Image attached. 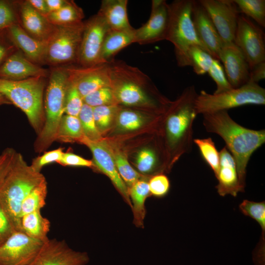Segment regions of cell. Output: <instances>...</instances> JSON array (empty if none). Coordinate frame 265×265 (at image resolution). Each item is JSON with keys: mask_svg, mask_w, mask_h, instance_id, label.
I'll return each mask as SVG.
<instances>
[{"mask_svg": "<svg viewBox=\"0 0 265 265\" xmlns=\"http://www.w3.org/2000/svg\"><path fill=\"white\" fill-rule=\"evenodd\" d=\"M216 188L222 196L230 194L236 196L243 189L240 185L235 159L226 146L219 152V168L216 177Z\"/></svg>", "mask_w": 265, "mask_h": 265, "instance_id": "603a6c76", "label": "cell"}, {"mask_svg": "<svg viewBox=\"0 0 265 265\" xmlns=\"http://www.w3.org/2000/svg\"><path fill=\"white\" fill-rule=\"evenodd\" d=\"M17 50L8 37L6 29L0 31V66L14 52Z\"/></svg>", "mask_w": 265, "mask_h": 265, "instance_id": "7dc6e473", "label": "cell"}, {"mask_svg": "<svg viewBox=\"0 0 265 265\" xmlns=\"http://www.w3.org/2000/svg\"><path fill=\"white\" fill-rule=\"evenodd\" d=\"M150 194L158 197L165 196L170 188V182L166 176L159 173L153 176L148 182Z\"/></svg>", "mask_w": 265, "mask_h": 265, "instance_id": "ee69618b", "label": "cell"}, {"mask_svg": "<svg viewBox=\"0 0 265 265\" xmlns=\"http://www.w3.org/2000/svg\"><path fill=\"white\" fill-rule=\"evenodd\" d=\"M129 194L133 215V223L138 228L144 227L146 215L145 203L150 195L148 182L139 180L129 188Z\"/></svg>", "mask_w": 265, "mask_h": 265, "instance_id": "4316f807", "label": "cell"}, {"mask_svg": "<svg viewBox=\"0 0 265 265\" xmlns=\"http://www.w3.org/2000/svg\"><path fill=\"white\" fill-rule=\"evenodd\" d=\"M203 124L208 132L217 134L233 157L239 184L244 189L246 167L253 153L265 142V130H255L235 122L227 110L203 114Z\"/></svg>", "mask_w": 265, "mask_h": 265, "instance_id": "6da1fadb", "label": "cell"}, {"mask_svg": "<svg viewBox=\"0 0 265 265\" xmlns=\"http://www.w3.org/2000/svg\"><path fill=\"white\" fill-rule=\"evenodd\" d=\"M265 105V88L251 82L218 94H209L202 90L198 94L195 102L197 115L227 110L245 105Z\"/></svg>", "mask_w": 265, "mask_h": 265, "instance_id": "ba28073f", "label": "cell"}, {"mask_svg": "<svg viewBox=\"0 0 265 265\" xmlns=\"http://www.w3.org/2000/svg\"><path fill=\"white\" fill-rule=\"evenodd\" d=\"M219 60L222 63L227 80L233 88L249 81V66L241 51L234 43L222 44Z\"/></svg>", "mask_w": 265, "mask_h": 265, "instance_id": "ac0fdd59", "label": "cell"}, {"mask_svg": "<svg viewBox=\"0 0 265 265\" xmlns=\"http://www.w3.org/2000/svg\"><path fill=\"white\" fill-rule=\"evenodd\" d=\"M49 73L28 60L19 50L11 53L0 66V79L20 80L41 76L46 78Z\"/></svg>", "mask_w": 265, "mask_h": 265, "instance_id": "44dd1931", "label": "cell"}, {"mask_svg": "<svg viewBox=\"0 0 265 265\" xmlns=\"http://www.w3.org/2000/svg\"><path fill=\"white\" fill-rule=\"evenodd\" d=\"M19 24L33 37L47 42L55 30L56 26L35 10L27 0L15 2Z\"/></svg>", "mask_w": 265, "mask_h": 265, "instance_id": "ffe728a7", "label": "cell"}, {"mask_svg": "<svg viewBox=\"0 0 265 265\" xmlns=\"http://www.w3.org/2000/svg\"><path fill=\"white\" fill-rule=\"evenodd\" d=\"M240 211L245 215L255 220L261 227V249L265 248V203L264 201L256 202L244 200L239 205Z\"/></svg>", "mask_w": 265, "mask_h": 265, "instance_id": "d590c367", "label": "cell"}, {"mask_svg": "<svg viewBox=\"0 0 265 265\" xmlns=\"http://www.w3.org/2000/svg\"><path fill=\"white\" fill-rule=\"evenodd\" d=\"M127 0H103L99 12L104 18L109 29H132L127 15Z\"/></svg>", "mask_w": 265, "mask_h": 265, "instance_id": "cb8c5ba5", "label": "cell"}, {"mask_svg": "<svg viewBox=\"0 0 265 265\" xmlns=\"http://www.w3.org/2000/svg\"><path fill=\"white\" fill-rule=\"evenodd\" d=\"M2 243V242L0 239V245Z\"/></svg>", "mask_w": 265, "mask_h": 265, "instance_id": "11a10c76", "label": "cell"}, {"mask_svg": "<svg viewBox=\"0 0 265 265\" xmlns=\"http://www.w3.org/2000/svg\"><path fill=\"white\" fill-rule=\"evenodd\" d=\"M69 81L76 86L83 99L101 88L110 87L108 63L90 67H66Z\"/></svg>", "mask_w": 265, "mask_h": 265, "instance_id": "2e32d148", "label": "cell"}, {"mask_svg": "<svg viewBox=\"0 0 265 265\" xmlns=\"http://www.w3.org/2000/svg\"><path fill=\"white\" fill-rule=\"evenodd\" d=\"M44 242L22 231L14 232L0 245V265H28Z\"/></svg>", "mask_w": 265, "mask_h": 265, "instance_id": "4fadbf2b", "label": "cell"}, {"mask_svg": "<svg viewBox=\"0 0 265 265\" xmlns=\"http://www.w3.org/2000/svg\"><path fill=\"white\" fill-rule=\"evenodd\" d=\"M84 22L56 26L47 43L44 64L62 67L78 63Z\"/></svg>", "mask_w": 265, "mask_h": 265, "instance_id": "9c48e42d", "label": "cell"}, {"mask_svg": "<svg viewBox=\"0 0 265 265\" xmlns=\"http://www.w3.org/2000/svg\"><path fill=\"white\" fill-rule=\"evenodd\" d=\"M30 5L37 12L46 16L48 10L45 0H27Z\"/></svg>", "mask_w": 265, "mask_h": 265, "instance_id": "816d5d0a", "label": "cell"}, {"mask_svg": "<svg viewBox=\"0 0 265 265\" xmlns=\"http://www.w3.org/2000/svg\"><path fill=\"white\" fill-rule=\"evenodd\" d=\"M234 43L242 53L250 70L265 61L264 33L260 26L243 14L238 19Z\"/></svg>", "mask_w": 265, "mask_h": 265, "instance_id": "30bf717a", "label": "cell"}, {"mask_svg": "<svg viewBox=\"0 0 265 265\" xmlns=\"http://www.w3.org/2000/svg\"><path fill=\"white\" fill-rule=\"evenodd\" d=\"M3 104H11V103L0 93V105Z\"/></svg>", "mask_w": 265, "mask_h": 265, "instance_id": "db71d44e", "label": "cell"}, {"mask_svg": "<svg viewBox=\"0 0 265 265\" xmlns=\"http://www.w3.org/2000/svg\"><path fill=\"white\" fill-rule=\"evenodd\" d=\"M239 13L252 18L257 25L265 27V0H233Z\"/></svg>", "mask_w": 265, "mask_h": 265, "instance_id": "d6a6232c", "label": "cell"}, {"mask_svg": "<svg viewBox=\"0 0 265 265\" xmlns=\"http://www.w3.org/2000/svg\"><path fill=\"white\" fill-rule=\"evenodd\" d=\"M118 173L128 189L140 180L141 175L130 165L125 153L117 147L109 144Z\"/></svg>", "mask_w": 265, "mask_h": 265, "instance_id": "4dcf8cb0", "label": "cell"}, {"mask_svg": "<svg viewBox=\"0 0 265 265\" xmlns=\"http://www.w3.org/2000/svg\"><path fill=\"white\" fill-rule=\"evenodd\" d=\"M110 87L119 105L164 110L169 102L160 95L146 74L124 61L113 59L108 62Z\"/></svg>", "mask_w": 265, "mask_h": 265, "instance_id": "7a4b0ae2", "label": "cell"}, {"mask_svg": "<svg viewBox=\"0 0 265 265\" xmlns=\"http://www.w3.org/2000/svg\"><path fill=\"white\" fill-rule=\"evenodd\" d=\"M41 172L34 170L17 152L8 172L0 182V204L16 231H22V203L35 186L46 181Z\"/></svg>", "mask_w": 265, "mask_h": 265, "instance_id": "3957f363", "label": "cell"}, {"mask_svg": "<svg viewBox=\"0 0 265 265\" xmlns=\"http://www.w3.org/2000/svg\"><path fill=\"white\" fill-rule=\"evenodd\" d=\"M6 31L13 44L26 57L36 64H44L47 42L30 35L19 23L6 29Z\"/></svg>", "mask_w": 265, "mask_h": 265, "instance_id": "7402d4cb", "label": "cell"}, {"mask_svg": "<svg viewBox=\"0 0 265 265\" xmlns=\"http://www.w3.org/2000/svg\"><path fill=\"white\" fill-rule=\"evenodd\" d=\"M154 118V116L144 114L141 111L121 108L120 106L115 119L116 127L122 132L133 131L142 127L148 120Z\"/></svg>", "mask_w": 265, "mask_h": 265, "instance_id": "f1b7e54d", "label": "cell"}, {"mask_svg": "<svg viewBox=\"0 0 265 265\" xmlns=\"http://www.w3.org/2000/svg\"><path fill=\"white\" fill-rule=\"evenodd\" d=\"M213 23L222 44L234 43L239 12L233 0H199Z\"/></svg>", "mask_w": 265, "mask_h": 265, "instance_id": "7c38bea8", "label": "cell"}, {"mask_svg": "<svg viewBox=\"0 0 265 265\" xmlns=\"http://www.w3.org/2000/svg\"><path fill=\"white\" fill-rule=\"evenodd\" d=\"M191 15L199 39L211 55L219 60L222 45L221 39L209 15L199 0H193Z\"/></svg>", "mask_w": 265, "mask_h": 265, "instance_id": "d6986e66", "label": "cell"}, {"mask_svg": "<svg viewBox=\"0 0 265 265\" xmlns=\"http://www.w3.org/2000/svg\"><path fill=\"white\" fill-rule=\"evenodd\" d=\"M120 105L103 106L93 107V116L96 127L102 134L111 127L116 119Z\"/></svg>", "mask_w": 265, "mask_h": 265, "instance_id": "e575fe53", "label": "cell"}, {"mask_svg": "<svg viewBox=\"0 0 265 265\" xmlns=\"http://www.w3.org/2000/svg\"><path fill=\"white\" fill-rule=\"evenodd\" d=\"M193 0H175L168 4L165 40L174 45L177 63L181 67L190 66L189 51L191 47L198 46L208 52L195 30L191 15Z\"/></svg>", "mask_w": 265, "mask_h": 265, "instance_id": "52a82bcc", "label": "cell"}, {"mask_svg": "<svg viewBox=\"0 0 265 265\" xmlns=\"http://www.w3.org/2000/svg\"><path fill=\"white\" fill-rule=\"evenodd\" d=\"M68 83L66 67H54L50 72L44 104L45 120L43 129L34 142L36 152L45 151L56 140L59 125L64 114Z\"/></svg>", "mask_w": 265, "mask_h": 265, "instance_id": "8992f818", "label": "cell"}, {"mask_svg": "<svg viewBox=\"0 0 265 265\" xmlns=\"http://www.w3.org/2000/svg\"><path fill=\"white\" fill-rule=\"evenodd\" d=\"M21 226L22 231L31 238L42 242L49 239L48 234L50 231L51 222L42 215L41 211L23 215Z\"/></svg>", "mask_w": 265, "mask_h": 265, "instance_id": "484cf974", "label": "cell"}, {"mask_svg": "<svg viewBox=\"0 0 265 265\" xmlns=\"http://www.w3.org/2000/svg\"><path fill=\"white\" fill-rule=\"evenodd\" d=\"M265 78V61L261 62L250 70L248 82L258 83V82Z\"/></svg>", "mask_w": 265, "mask_h": 265, "instance_id": "f907efd6", "label": "cell"}, {"mask_svg": "<svg viewBox=\"0 0 265 265\" xmlns=\"http://www.w3.org/2000/svg\"><path fill=\"white\" fill-rule=\"evenodd\" d=\"M16 153L13 149L8 148L0 155V182L9 169Z\"/></svg>", "mask_w": 265, "mask_h": 265, "instance_id": "c3c4849f", "label": "cell"}, {"mask_svg": "<svg viewBox=\"0 0 265 265\" xmlns=\"http://www.w3.org/2000/svg\"><path fill=\"white\" fill-rule=\"evenodd\" d=\"M135 165L142 174H150L158 170L161 163L157 152L152 148H145L137 154Z\"/></svg>", "mask_w": 265, "mask_h": 265, "instance_id": "8d00e7d4", "label": "cell"}, {"mask_svg": "<svg viewBox=\"0 0 265 265\" xmlns=\"http://www.w3.org/2000/svg\"><path fill=\"white\" fill-rule=\"evenodd\" d=\"M83 136L78 117L64 114L59 125L56 140L63 142H79Z\"/></svg>", "mask_w": 265, "mask_h": 265, "instance_id": "f546056e", "label": "cell"}, {"mask_svg": "<svg viewBox=\"0 0 265 265\" xmlns=\"http://www.w3.org/2000/svg\"><path fill=\"white\" fill-rule=\"evenodd\" d=\"M197 95L194 85L187 86L169 106L164 124V135L167 148L174 159L192 150Z\"/></svg>", "mask_w": 265, "mask_h": 265, "instance_id": "277c9868", "label": "cell"}, {"mask_svg": "<svg viewBox=\"0 0 265 265\" xmlns=\"http://www.w3.org/2000/svg\"><path fill=\"white\" fill-rule=\"evenodd\" d=\"M204 160L213 171L215 177L219 168V152L212 139L210 138L193 139Z\"/></svg>", "mask_w": 265, "mask_h": 265, "instance_id": "836d02e7", "label": "cell"}, {"mask_svg": "<svg viewBox=\"0 0 265 265\" xmlns=\"http://www.w3.org/2000/svg\"><path fill=\"white\" fill-rule=\"evenodd\" d=\"M135 29L107 31L102 45L100 63H108L123 48L134 43Z\"/></svg>", "mask_w": 265, "mask_h": 265, "instance_id": "d4e9b609", "label": "cell"}, {"mask_svg": "<svg viewBox=\"0 0 265 265\" xmlns=\"http://www.w3.org/2000/svg\"><path fill=\"white\" fill-rule=\"evenodd\" d=\"M45 17L53 25L59 26L82 22L84 16L81 8L73 0H68L60 9Z\"/></svg>", "mask_w": 265, "mask_h": 265, "instance_id": "83f0119b", "label": "cell"}, {"mask_svg": "<svg viewBox=\"0 0 265 265\" xmlns=\"http://www.w3.org/2000/svg\"><path fill=\"white\" fill-rule=\"evenodd\" d=\"M16 231L4 209L0 204V239L3 242Z\"/></svg>", "mask_w": 265, "mask_h": 265, "instance_id": "681fc988", "label": "cell"}, {"mask_svg": "<svg viewBox=\"0 0 265 265\" xmlns=\"http://www.w3.org/2000/svg\"><path fill=\"white\" fill-rule=\"evenodd\" d=\"M63 153L62 148L45 152L41 156L34 159L30 166L34 170L41 172L44 166L59 161Z\"/></svg>", "mask_w": 265, "mask_h": 265, "instance_id": "f6af8a7d", "label": "cell"}, {"mask_svg": "<svg viewBox=\"0 0 265 265\" xmlns=\"http://www.w3.org/2000/svg\"><path fill=\"white\" fill-rule=\"evenodd\" d=\"M56 163L64 166H94L92 161L70 152H64L60 160Z\"/></svg>", "mask_w": 265, "mask_h": 265, "instance_id": "bcb514c9", "label": "cell"}, {"mask_svg": "<svg viewBox=\"0 0 265 265\" xmlns=\"http://www.w3.org/2000/svg\"><path fill=\"white\" fill-rule=\"evenodd\" d=\"M79 142L90 149L93 155L94 166L109 178L125 202L132 208L129 189L118 173L109 143L103 139L91 141L84 136Z\"/></svg>", "mask_w": 265, "mask_h": 265, "instance_id": "9a60e30c", "label": "cell"}, {"mask_svg": "<svg viewBox=\"0 0 265 265\" xmlns=\"http://www.w3.org/2000/svg\"><path fill=\"white\" fill-rule=\"evenodd\" d=\"M84 103L92 107L109 105H119L110 87L101 88L88 94L83 99Z\"/></svg>", "mask_w": 265, "mask_h": 265, "instance_id": "ab89813d", "label": "cell"}, {"mask_svg": "<svg viewBox=\"0 0 265 265\" xmlns=\"http://www.w3.org/2000/svg\"><path fill=\"white\" fill-rule=\"evenodd\" d=\"M89 261L86 252L73 250L64 240L49 238L28 265H86Z\"/></svg>", "mask_w": 265, "mask_h": 265, "instance_id": "5bb4252c", "label": "cell"}, {"mask_svg": "<svg viewBox=\"0 0 265 265\" xmlns=\"http://www.w3.org/2000/svg\"><path fill=\"white\" fill-rule=\"evenodd\" d=\"M48 13L55 12L66 4L67 0H45Z\"/></svg>", "mask_w": 265, "mask_h": 265, "instance_id": "f5cc1de1", "label": "cell"}, {"mask_svg": "<svg viewBox=\"0 0 265 265\" xmlns=\"http://www.w3.org/2000/svg\"><path fill=\"white\" fill-rule=\"evenodd\" d=\"M45 78L38 76L20 80L0 79V93L25 113L37 135L45 120L43 103Z\"/></svg>", "mask_w": 265, "mask_h": 265, "instance_id": "5b68a950", "label": "cell"}, {"mask_svg": "<svg viewBox=\"0 0 265 265\" xmlns=\"http://www.w3.org/2000/svg\"><path fill=\"white\" fill-rule=\"evenodd\" d=\"M189 57L190 66L198 75L208 73L214 59L208 52L198 46L190 48Z\"/></svg>", "mask_w": 265, "mask_h": 265, "instance_id": "f35d334b", "label": "cell"}, {"mask_svg": "<svg viewBox=\"0 0 265 265\" xmlns=\"http://www.w3.org/2000/svg\"><path fill=\"white\" fill-rule=\"evenodd\" d=\"M78 118L80 121L84 136L91 141L102 139L93 116V107L83 103Z\"/></svg>", "mask_w": 265, "mask_h": 265, "instance_id": "74e56055", "label": "cell"}, {"mask_svg": "<svg viewBox=\"0 0 265 265\" xmlns=\"http://www.w3.org/2000/svg\"><path fill=\"white\" fill-rule=\"evenodd\" d=\"M83 103V98L76 86L69 81L65 97L64 114L78 117Z\"/></svg>", "mask_w": 265, "mask_h": 265, "instance_id": "60d3db41", "label": "cell"}, {"mask_svg": "<svg viewBox=\"0 0 265 265\" xmlns=\"http://www.w3.org/2000/svg\"><path fill=\"white\" fill-rule=\"evenodd\" d=\"M109 27L99 13L84 22V28L78 64L90 67L100 63V54L104 38Z\"/></svg>", "mask_w": 265, "mask_h": 265, "instance_id": "8fae6325", "label": "cell"}, {"mask_svg": "<svg viewBox=\"0 0 265 265\" xmlns=\"http://www.w3.org/2000/svg\"><path fill=\"white\" fill-rule=\"evenodd\" d=\"M19 23L15 1L0 0V31Z\"/></svg>", "mask_w": 265, "mask_h": 265, "instance_id": "b9f144b4", "label": "cell"}, {"mask_svg": "<svg viewBox=\"0 0 265 265\" xmlns=\"http://www.w3.org/2000/svg\"><path fill=\"white\" fill-rule=\"evenodd\" d=\"M208 73L216 85L214 94L222 93L233 88L228 81L223 67L219 60L213 59Z\"/></svg>", "mask_w": 265, "mask_h": 265, "instance_id": "7bdbcfd3", "label": "cell"}, {"mask_svg": "<svg viewBox=\"0 0 265 265\" xmlns=\"http://www.w3.org/2000/svg\"><path fill=\"white\" fill-rule=\"evenodd\" d=\"M168 23V3L165 0H153L148 20L135 29L134 43L146 45L165 40Z\"/></svg>", "mask_w": 265, "mask_h": 265, "instance_id": "e0dca14e", "label": "cell"}, {"mask_svg": "<svg viewBox=\"0 0 265 265\" xmlns=\"http://www.w3.org/2000/svg\"><path fill=\"white\" fill-rule=\"evenodd\" d=\"M47 192L46 180L32 189L22 203L21 216L26 213L41 211L46 205Z\"/></svg>", "mask_w": 265, "mask_h": 265, "instance_id": "1f68e13d", "label": "cell"}]
</instances>
